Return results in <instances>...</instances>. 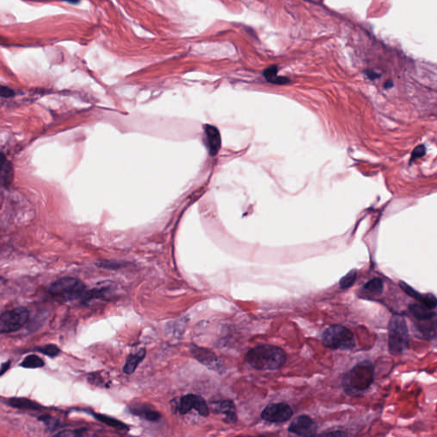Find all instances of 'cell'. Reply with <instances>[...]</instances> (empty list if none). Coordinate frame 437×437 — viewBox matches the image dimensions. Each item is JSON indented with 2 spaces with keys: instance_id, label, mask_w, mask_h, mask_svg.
<instances>
[{
  "instance_id": "1",
  "label": "cell",
  "mask_w": 437,
  "mask_h": 437,
  "mask_svg": "<svg viewBox=\"0 0 437 437\" xmlns=\"http://www.w3.org/2000/svg\"><path fill=\"white\" fill-rule=\"evenodd\" d=\"M286 358L283 349L267 344L250 349L246 355V361L254 369L268 371L281 368L285 363Z\"/></svg>"
},
{
  "instance_id": "2",
  "label": "cell",
  "mask_w": 437,
  "mask_h": 437,
  "mask_svg": "<svg viewBox=\"0 0 437 437\" xmlns=\"http://www.w3.org/2000/svg\"><path fill=\"white\" fill-rule=\"evenodd\" d=\"M374 380V366L370 361H363L347 372L343 379V389L349 396H361L369 389Z\"/></svg>"
},
{
  "instance_id": "3",
  "label": "cell",
  "mask_w": 437,
  "mask_h": 437,
  "mask_svg": "<svg viewBox=\"0 0 437 437\" xmlns=\"http://www.w3.org/2000/svg\"><path fill=\"white\" fill-rule=\"evenodd\" d=\"M49 292L62 301H74L84 298L86 294V285L75 278L65 277L53 282L49 287Z\"/></svg>"
},
{
  "instance_id": "4",
  "label": "cell",
  "mask_w": 437,
  "mask_h": 437,
  "mask_svg": "<svg viewBox=\"0 0 437 437\" xmlns=\"http://www.w3.org/2000/svg\"><path fill=\"white\" fill-rule=\"evenodd\" d=\"M409 332L408 325L403 317H392L389 326V350L390 354L398 355L408 349Z\"/></svg>"
},
{
  "instance_id": "5",
  "label": "cell",
  "mask_w": 437,
  "mask_h": 437,
  "mask_svg": "<svg viewBox=\"0 0 437 437\" xmlns=\"http://www.w3.org/2000/svg\"><path fill=\"white\" fill-rule=\"evenodd\" d=\"M322 343L328 349L351 350L355 348V339L348 328L331 325L323 332Z\"/></svg>"
},
{
  "instance_id": "6",
  "label": "cell",
  "mask_w": 437,
  "mask_h": 437,
  "mask_svg": "<svg viewBox=\"0 0 437 437\" xmlns=\"http://www.w3.org/2000/svg\"><path fill=\"white\" fill-rule=\"evenodd\" d=\"M28 318L29 313L25 307H18L6 311L0 315V332L10 333L20 330L27 324Z\"/></svg>"
},
{
  "instance_id": "7",
  "label": "cell",
  "mask_w": 437,
  "mask_h": 437,
  "mask_svg": "<svg viewBox=\"0 0 437 437\" xmlns=\"http://www.w3.org/2000/svg\"><path fill=\"white\" fill-rule=\"evenodd\" d=\"M293 411L286 403H272L269 404L261 413V418L267 422L284 423L290 420Z\"/></svg>"
},
{
  "instance_id": "8",
  "label": "cell",
  "mask_w": 437,
  "mask_h": 437,
  "mask_svg": "<svg viewBox=\"0 0 437 437\" xmlns=\"http://www.w3.org/2000/svg\"><path fill=\"white\" fill-rule=\"evenodd\" d=\"M317 429L316 423L310 417L302 415L292 421L288 431L300 437H314L316 436Z\"/></svg>"
},
{
  "instance_id": "9",
  "label": "cell",
  "mask_w": 437,
  "mask_h": 437,
  "mask_svg": "<svg viewBox=\"0 0 437 437\" xmlns=\"http://www.w3.org/2000/svg\"><path fill=\"white\" fill-rule=\"evenodd\" d=\"M192 409H195L202 416L207 417L210 414L207 402H205V400L202 396L197 395H187L184 396L180 402L179 411L181 414H187Z\"/></svg>"
},
{
  "instance_id": "10",
  "label": "cell",
  "mask_w": 437,
  "mask_h": 437,
  "mask_svg": "<svg viewBox=\"0 0 437 437\" xmlns=\"http://www.w3.org/2000/svg\"><path fill=\"white\" fill-rule=\"evenodd\" d=\"M400 286L408 295H410L412 297H414V299H416V300L420 301V304L427 307L430 310L436 309L437 301L434 295H432V294L423 295L421 293L418 292L417 290L413 289L412 287L409 286L407 283L402 282V281L400 283Z\"/></svg>"
},
{
  "instance_id": "11",
  "label": "cell",
  "mask_w": 437,
  "mask_h": 437,
  "mask_svg": "<svg viewBox=\"0 0 437 437\" xmlns=\"http://www.w3.org/2000/svg\"><path fill=\"white\" fill-rule=\"evenodd\" d=\"M14 179V169L11 163L3 153H0V186L8 188Z\"/></svg>"
},
{
  "instance_id": "12",
  "label": "cell",
  "mask_w": 437,
  "mask_h": 437,
  "mask_svg": "<svg viewBox=\"0 0 437 437\" xmlns=\"http://www.w3.org/2000/svg\"><path fill=\"white\" fill-rule=\"evenodd\" d=\"M205 138L210 155L216 156L221 145V139L218 129L213 126L207 125L205 127Z\"/></svg>"
},
{
  "instance_id": "13",
  "label": "cell",
  "mask_w": 437,
  "mask_h": 437,
  "mask_svg": "<svg viewBox=\"0 0 437 437\" xmlns=\"http://www.w3.org/2000/svg\"><path fill=\"white\" fill-rule=\"evenodd\" d=\"M192 354L198 361L210 367V369L218 370L220 367L216 355L210 350L201 348H194L192 349Z\"/></svg>"
},
{
  "instance_id": "14",
  "label": "cell",
  "mask_w": 437,
  "mask_h": 437,
  "mask_svg": "<svg viewBox=\"0 0 437 437\" xmlns=\"http://www.w3.org/2000/svg\"><path fill=\"white\" fill-rule=\"evenodd\" d=\"M131 413L136 415V416L140 417L142 419H145L148 421H157L161 419V414L159 412L155 410L153 408L149 407L148 405L140 404L138 406H134L133 408H130Z\"/></svg>"
},
{
  "instance_id": "15",
  "label": "cell",
  "mask_w": 437,
  "mask_h": 437,
  "mask_svg": "<svg viewBox=\"0 0 437 437\" xmlns=\"http://www.w3.org/2000/svg\"><path fill=\"white\" fill-rule=\"evenodd\" d=\"M215 409L219 413V414H224L225 416V422L229 424H234L236 421V408L233 402L230 401H224V402H218L216 405Z\"/></svg>"
},
{
  "instance_id": "16",
  "label": "cell",
  "mask_w": 437,
  "mask_h": 437,
  "mask_svg": "<svg viewBox=\"0 0 437 437\" xmlns=\"http://www.w3.org/2000/svg\"><path fill=\"white\" fill-rule=\"evenodd\" d=\"M409 309L412 314L414 315L417 319H419L420 321H426V320H432L436 318V313L433 310H430L427 307L420 304H413L409 306Z\"/></svg>"
},
{
  "instance_id": "17",
  "label": "cell",
  "mask_w": 437,
  "mask_h": 437,
  "mask_svg": "<svg viewBox=\"0 0 437 437\" xmlns=\"http://www.w3.org/2000/svg\"><path fill=\"white\" fill-rule=\"evenodd\" d=\"M145 357V349H141V350H139V352H137L135 354L129 355L127 359L126 363H125L124 367H123V372H124L126 374H128V375H130V374L133 373L134 371L136 370L138 366H139V364L141 363V361L144 360V358Z\"/></svg>"
},
{
  "instance_id": "18",
  "label": "cell",
  "mask_w": 437,
  "mask_h": 437,
  "mask_svg": "<svg viewBox=\"0 0 437 437\" xmlns=\"http://www.w3.org/2000/svg\"><path fill=\"white\" fill-rule=\"evenodd\" d=\"M277 74H278V67L273 65L264 70L263 76L268 82L277 84V85H284L290 81L288 78L278 76Z\"/></svg>"
},
{
  "instance_id": "19",
  "label": "cell",
  "mask_w": 437,
  "mask_h": 437,
  "mask_svg": "<svg viewBox=\"0 0 437 437\" xmlns=\"http://www.w3.org/2000/svg\"><path fill=\"white\" fill-rule=\"evenodd\" d=\"M9 404L13 408H19V409H25V410H37L40 408L39 405L36 402H32L26 398H12L9 400Z\"/></svg>"
},
{
  "instance_id": "20",
  "label": "cell",
  "mask_w": 437,
  "mask_h": 437,
  "mask_svg": "<svg viewBox=\"0 0 437 437\" xmlns=\"http://www.w3.org/2000/svg\"><path fill=\"white\" fill-rule=\"evenodd\" d=\"M95 419H97L98 421L104 423L106 426H110L113 428L119 429V430H127V426L125 425L124 423L121 422L120 420L111 418V417L104 415V414H93Z\"/></svg>"
},
{
  "instance_id": "21",
  "label": "cell",
  "mask_w": 437,
  "mask_h": 437,
  "mask_svg": "<svg viewBox=\"0 0 437 437\" xmlns=\"http://www.w3.org/2000/svg\"><path fill=\"white\" fill-rule=\"evenodd\" d=\"M364 290H366L367 292L371 293L372 295H381L384 291V282L381 278H373L365 284Z\"/></svg>"
},
{
  "instance_id": "22",
  "label": "cell",
  "mask_w": 437,
  "mask_h": 437,
  "mask_svg": "<svg viewBox=\"0 0 437 437\" xmlns=\"http://www.w3.org/2000/svg\"><path fill=\"white\" fill-rule=\"evenodd\" d=\"M44 365V361L42 360L41 358H39L37 355H28V356L24 359L23 361L21 364V366L22 367L28 368V369L40 368V367H43Z\"/></svg>"
},
{
  "instance_id": "23",
  "label": "cell",
  "mask_w": 437,
  "mask_h": 437,
  "mask_svg": "<svg viewBox=\"0 0 437 437\" xmlns=\"http://www.w3.org/2000/svg\"><path fill=\"white\" fill-rule=\"evenodd\" d=\"M356 276H357L356 270L353 269L339 281L340 288H342L343 290H347V289L353 286L355 284V280H356Z\"/></svg>"
},
{
  "instance_id": "24",
  "label": "cell",
  "mask_w": 437,
  "mask_h": 437,
  "mask_svg": "<svg viewBox=\"0 0 437 437\" xmlns=\"http://www.w3.org/2000/svg\"><path fill=\"white\" fill-rule=\"evenodd\" d=\"M38 350L42 354L47 355L49 357H56L59 355L60 353L59 348L54 344L44 346L42 348H39Z\"/></svg>"
},
{
  "instance_id": "25",
  "label": "cell",
  "mask_w": 437,
  "mask_h": 437,
  "mask_svg": "<svg viewBox=\"0 0 437 437\" xmlns=\"http://www.w3.org/2000/svg\"><path fill=\"white\" fill-rule=\"evenodd\" d=\"M85 432H86V430H84V429L75 430V431H64V432L57 433L52 437H82L83 435L85 434Z\"/></svg>"
},
{
  "instance_id": "26",
  "label": "cell",
  "mask_w": 437,
  "mask_h": 437,
  "mask_svg": "<svg viewBox=\"0 0 437 437\" xmlns=\"http://www.w3.org/2000/svg\"><path fill=\"white\" fill-rule=\"evenodd\" d=\"M426 149L425 145H419L418 147L414 149V151L412 153V157H411L410 163H413L415 160L419 159L420 157H424L426 155Z\"/></svg>"
},
{
  "instance_id": "27",
  "label": "cell",
  "mask_w": 437,
  "mask_h": 437,
  "mask_svg": "<svg viewBox=\"0 0 437 437\" xmlns=\"http://www.w3.org/2000/svg\"><path fill=\"white\" fill-rule=\"evenodd\" d=\"M314 437H348V435L342 431H336V432H325L322 434L317 435Z\"/></svg>"
},
{
  "instance_id": "28",
  "label": "cell",
  "mask_w": 437,
  "mask_h": 437,
  "mask_svg": "<svg viewBox=\"0 0 437 437\" xmlns=\"http://www.w3.org/2000/svg\"><path fill=\"white\" fill-rule=\"evenodd\" d=\"M15 96V92L7 86L0 85V97L1 98H12Z\"/></svg>"
},
{
  "instance_id": "29",
  "label": "cell",
  "mask_w": 437,
  "mask_h": 437,
  "mask_svg": "<svg viewBox=\"0 0 437 437\" xmlns=\"http://www.w3.org/2000/svg\"><path fill=\"white\" fill-rule=\"evenodd\" d=\"M9 365H10V362L8 361L7 363L3 364L2 367H1V369H0V376L3 375V373L7 371V370L9 369Z\"/></svg>"
},
{
  "instance_id": "30",
  "label": "cell",
  "mask_w": 437,
  "mask_h": 437,
  "mask_svg": "<svg viewBox=\"0 0 437 437\" xmlns=\"http://www.w3.org/2000/svg\"><path fill=\"white\" fill-rule=\"evenodd\" d=\"M367 75H368V77L371 78L372 80H374L377 77H379V75H378L376 72L372 71V70H369V71L367 72Z\"/></svg>"
},
{
  "instance_id": "31",
  "label": "cell",
  "mask_w": 437,
  "mask_h": 437,
  "mask_svg": "<svg viewBox=\"0 0 437 437\" xmlns=\"http://www.w3.org/2000/svg\"><path fill=\"white\" fill-rule=\"evenodd\" d=\"M385 88H390V87H392L393 86V82H392V80H388L387 83L385 84Z\"/></svg>"
}]
</instances>
